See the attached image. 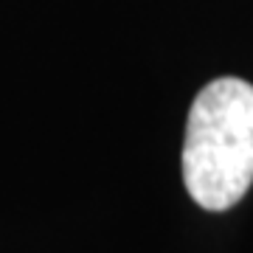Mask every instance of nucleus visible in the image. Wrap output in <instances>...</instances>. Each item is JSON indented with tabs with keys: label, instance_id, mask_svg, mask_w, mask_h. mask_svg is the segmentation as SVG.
Listing matches in <instances>:
<instances>
[{
	"label": "nucleus",
	"instance_id": "f257e3e1",
	"mask_svg": "<svg viewBox=\"0 0 253 253\" xmlns=\"http://www.w3.org/2000/svg\"><path fill=\"white\" fill-rule=\"evenodd\" d=\"M183 183L208 211H225L253 183V84L222 76L206 84L189 110Z\"/></svg>",
	"mask_w": 253,
	"mask_h": 253
}]
</instances>
